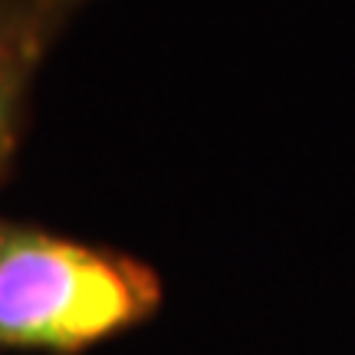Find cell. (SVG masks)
<instances>
[{
    "mask_svg": "<svg viewBox=\"0 0 355 355\" xmlns=\"http://www.w3.org/2000/svg\"><path fill=\"white\" fill-rule=\"evenodd\" d=\"M158 306L162 279L135 257L0 220V352L83 355Z\"/></svg>",
    "mask_w": 355,
    "mask_h": 355,
    "instance_id": "1",
    "label": "cell"
},
{
    "mask_svg": "<svg viewBox=\"0 0 355 355\" xmlns=\"http://www.w3.org/2000/svg\"><path fill=\"white\" fill-rule=\"evenodd\" d=\"M86 7L89 0H0V181L20 145L37 73Z\"/></svg>",
    "mask_w": 355,
    "mask_h": 355,
    "instance_id": "2",
    "label": "cell"
}]
</instances>
